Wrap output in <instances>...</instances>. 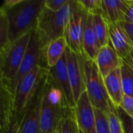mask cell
Wrapping results in <instances>:
<instances>
[{"instance_id":"32","label":"cell","mask_w":133,"mask_h":133,"mask_svg":"<svg viewBox=\"0 0 133 133\" xmlns=\"http://www.w3.org/2000/svg\"><path fill=\"white\" fill-rule=\"evenodd\" d=\"M125 62H127L132 68L133 69V51L131 53V55H129V57L127 58V59H125V60H124Z\"/></svg>"},{"instance_id":"20","label":"cell","mask_w":133,"mask_h":133,"mask_svg":"<svg viewBox=\"0 0 133 133\" xmlns=\"http://www.w3.org/2000/svg\"><path fill=\"white\" fill-rule=\"evenodd\" d=\"M121 71L124 94L133 98V69L127 62L123 61Z\"/></svg>"},{"instance_id":"5","label":"cell","mask_w":133,"mask_h":133,"mask_svg":"<svg viewBox=\"0 0 133 133\" xmlns=\"http://www.w3.org/2000/svg\"><path fill=\"white\" fill-rule=\"evenodd\" d=\"M83 67L86 92L87 93L91 104L94 108L99 109L108 115L113 104L108 97L104 78L101 76L96 62L94 60L87 58L84 55Z\"/></svg>"},{"instance_id":"1","label":"cell","mask_w":133,"mask_h":133,"mask_svg":"<svg viewBox=\"0 0 133 133\" xmlns=\"http://www.w3.org/2000/svg\"><path fill=\"white\" fill-rule=\"evenodd\" d=\"M45 0H5L0 10L9 24V43L19 39L36 27L38 16L44 8Z\"/></svg>"},{"instance_id":"7","label":"cell","mask_w":133,"mask_h":133,"mask_svg":"<svg viewBox=\"0 0 133 133\" xmlns=\"http://www.w3.org/2000/svg\"><path fill=\"white\" fill-rule=\"evenodd\" d=\"M88 13L79 5L78 0H72V10L67 23L65 38L68 48L76 54H83V40Z\"/></svg>"},{"instance_id":"13","label":"cell","mask_w":133,"mask_h":133,"mask_svg":"<svg viewBox=\"0 0 133 133\" xmlns=\"http://www.w3.org/2000/svg\"><path fill=\"white\" fill-rule=\"evenodd\" d=\"M109 39L118 56L127 59L133 51V43L121 22L109 24Z\"/></svg>"},{"instance_id":"18","label":"cell","mask_w":133,"mask_h":133,"mask_svg":"<svg viewBox=\"0 0 133 133\" xmlns=\"http://www.w3.org/2000/svg\"><path fill=\"white\" fill-rule=\"evenodd\" d=\"M68 47L65 37L58 38L50 42L46 48L41 51L43 58L48 69L55 66L65 53Z\"/></svg>"},{"instance_id":"16","label":"cell","mask_w":133,"mask_h":133,"mask_svg":"<svg viewBox=\"0 0 133 133\" xmlns=\"http://www.w3.org/2000/svg\"><path fill=\"white\" fill-rule=\"evenodd\" d=\"M128 9V0H102L101 16L108 24L123 22Z\"/></svg>"},{"instance_id":"2","label":"cell","mask_w":133,"mask_h":133,"mask_svg":"<svg viewBox=\"0 0 133 133\" xmlns=\"http://www.w3.org/2000/svg\"><path fill=\"white\" fill-rule=\"evenodd\" d=\"M72 110L63 93L48 73L41 108V133H56L61 121Z\"/></svg>"},{"instance_id":"23","label":"cell","mask_w":133,"mask_h":133,"mask_svg":"<svg viewBox=\"0 0 133 133\" xmlns=\"http://www.w3.org/2000/svg\"><path fill=\"white\" fill-rule=\"evenodd\" d=\"M9 44L8 19L4 12L0 10V48Z\"/></svg>"},{"instance_id":"9","label":"cell","mask_w":133,"mask_h":133,"mask_svg":"<svg viewBox=\"0 0 133 133\" xmlns=\"http://www.w3.org/2000/svg\"><path fill=\"white\" fill-rule=\"evenodd\" d=\"M48 73L42 78L38 89L23 115L19 128L20 133H41L40 127L41 108Z\"/></svg>"},{"instance_id":"28","label":"cell","mask_w":133,"mask_h":133,"mask_svg":"<svg viewBox=\"0 0 133 133\" xmlns=\"http://www.w3.org/2000/svg\"><path fill=\"white\" fill-rule=\"evenodd\" d=\"M23 115V113L20 114V115H16L14 117L12 122H11L9 129L0 133H20L19 132V128H20V122H21Z\"/></svg>"},{"instance_id":"30","label":"cell","mask_w":133,"mask_h":133,"mask_svg":"<svg viewBox=\"0 0 133 133\" xmlns=\"http://www.w3.org/2000/svg\"><path fill=\"white\" fill-rule=\"evenodd\" d=\"M128 3H129V9L125 16L123 22L133 25V0H128Z\"/></svg>"},{"instance_id":"12","label":"cell","mask_w":133,"mask_h":133,"mask_svg":"<svg viewBox=\"0 0 133 133\" xmlns=\"http://www.w3.org/2000/svg\"><path fill=\"white\" fill-rule=\"evenodd\" d=\"M48 76L63 93L69 108L74 110L76 108V102L67 71L65 54L55 66L48 69Z\"/></svg>"},{"instance_id":"6","label":"cell","mask_w":133,"mask_h":133,"mask_svg":"<svg viewBox=\"0 0 133 133\" xmlns=\"http://www.w3.org/2000/svg\"><path fill=\"white\" fill-rule=\"evenodd\" d=\"M48 69L36 65L17 85L13 94V109L16 115L24 113Z\"/></svg>"},{"instance_id":"10","label":"cell","mask_w":133,"mask_h":133,"mask_svg":"<svg viewBox=\"0 0 133 133\" xmlns=\"http://www.w3.org/2000/svg\"><path fill=\"white\" fill-rule=\"evenodd\" d=\"M67 71L72 87L73 97L76 104L80 96L86 92L83 59L84 55L76 54L68 47L65 50Z\"/></svg>"},{"instance_id":"8","label":"cell","mask_w":133,"mask_h":133,"mask_svg":"<svg viewBox=\"0 0 133 133\" xmlns=\"http://www.w3.org/2000/svg\"><path fill=\"white\" fill-rule=\"evenodd\" d=\"M42 62H44V58L41 48V44L34 28L31 31V36L28 44V47L26 48V54L19 68V71L16 76L8 87L4 85H1V86L5 87L13 96L16 88L19 84V83L21 81V79L23 77H25L36 65H40L43 67L41 64Z\"/></svg>"},{"instance_id":"24","label":"cell","mask_w":133,"mask_h":133,"mask_svg":"<svg viewBox=\"0 0 133 133\" xmlns=\"http://www.w3.org/2000/svg\"><path fill=\"white\" fill-rule=\"evenodd\" d=\"M78 2L88 14L94 16L101 14L102 0H78Z\"/></svg>"},{"instance_id":"27","label":"cell","mask_w":133,"mask_h":133,"mask_svg":"<svg viewBox=\"0 0 133 133\" xmlns=\"http://www.w3.org/2000/svg\"><path fill=\"white\" fill-rule=\"evenodd\" d=\"M69 0H45L44 7L52 12L61 10Z\"/></svg>"},{"instance_id":"11","label":"cell","mask_w":133,"mask_h":133,"mask_svg":"<svg viewBox=\"0 0 133 133\" xmlns=\"http://www.w3.org/2000/svg\"><path fill=\"white\" fill-rule=\"evenodd\" d=\"M74 111L79 130L83 133H97L95 108L87 92H84L77 101Z\"/></svg>"},{"instance_id":"14","label":"cell","mask_w":133,"mask_h":133,"mask_svg":"<svg viewBox=\"0 0 133 133\" xmlns=\"http://www.w3.org/2000/svg\"><path fill=\"white\" fill-rule=\"evenodd\" d=\"M94 62L103 78H105L117 69L121 68L123 63V60L118 56L111 42L101 48Z\"/></svg>"},{"instance_id":"33","label":"cell","mask_w":133,"mask_h":133,"mask_svg":"<svg viewBox=\"0 0 133 133\" xmlns=\"http://www.w3.org/2000/svg\"><path fill=\"white\" fill-rule=\"evenodd\" d=\"M79 133H83V132H82L81 130H79Z\"/></svg>"},{"instance_id":"3","label":"cell","mask_w":133,"mask_h":133,"mask_svg":"<svg viewBox=\"0 0 133 133\" xmlns=\"http://www.w3.org/2000/svg\"><path fill=\"white\" fill-rule=\"evenodd\" d=\"M72 10V0H69V2L58 12H52L45 7L43 9L38 16L35 27L40 41L41 51L52 41L64 37Z\"/></svg>"},{"instance_id":"15","label":"cell","mask_w":133,"mask_h":133,"mask_svg":"<svg viewBox=\"0 0 133 133\" xmlns=\"http://www.w3.org/2000/svg\"><path fill=\"white\" fill-rule=\"evenodd\" d=\"M101 48V46L95 30L94 15L88 14L83 34V53L85 57L94 61Z\"/></svg>"},{"instance_id":"26","label":"cell","mask_w":133,"mask_h":133,"mask_svg":"<svg viewBox=\"0 0 133 133\" xmlns=\"http://www.w3.org/2000/svg\"><path fill=\"white\" fill-rule=\"evenodd\" d=\"M116 110L124 132L133 133V118H132L121 107L116 108Z\"/></svg>"},{"instance_id":"25","label":"cell","mask_w":133,"mask_h":133,"mask_svg":"<svg viewBox=\"0 0 133 133\" xmlns=\"http://www.w3.org/2000/svg\"><path fill=\"white\" fill-rule=\"evenodd\" d=\"M111 133H125L121 121L118 116L116 108L113 105L110 113L108 115Z\"/></svg>"},{"instance_id":"19","label":"cell","mask_w":133,"mask_h":133,"mask_svg":"<svg viewBox=\"0 0 133 133\" xmlns=\"http://www.w3.org/2000/svg\"><path fill=\"white\" fill-rule=\"evenodd\" d=\"M95 30L101 47L109 44V24L103 18L101 14L94 16Z\"/></svg>"},{"instance_id":"4","label":"cell","mask_w":133,"mask_h":133,"mask_svg":"<svg viewBox=\"0 0 133 133\" xmlns=\"http://www.w3.org/2000/svg\"><path fill=\"white\" fill-rule=\"evenodd\" d=\"M31 31L23 35L16 41L9 43L5 47L0 48L1 85L8 87L16 76L26 54Z\"/></svg>"},{"instance_id":"31","label":"cell","mask_w":133,"mask_h":133,"mask_svg":"<svg viewBox=\"0 0 133 133\" xmlns=\"http://www.w3.org/2000/svg\"><path fill=\"white\" fill-rule=\"evenodd\" d=\"M122 26H124L125 30L127 31L128 34L129 35L133 43V25L132 24H130V23H125V22H121Z\"/></svg>"},{"instance_id":"17","label":"cell","mask_w":133,"mask_h":133,"mask_svg":"<svg viewBox=\"0 0 133 133\" xmlns=\"http://www.w3.org/2000/svg\"><path fill=\"white\" fill-rule=\"evenodd\" d=\"M104 81L111 103L115 108L120 107L125 97L123 92L121 68L117 69L108 76L104 78Z\"/></svg>"},{"instance_id":"29","label":"cell","mask_w":133,"mask_h":133,"mask_svg":"<svg viewBox=\"0 0 133 133\" xmlns=\"http://www.w3.org/2000/svg\"><path fill=\"white\" fill-rule=\"evenodd\" d=\"M120 107L133 118V98L125 96Z\"/></svg>"},{"instance_id":"21","label":"cell","mask_w":133,"mask_h":133,"mask_svg":"<svg viewBox=\"0 0 133 133\" xmlns=\"http://www.w3.org/2000/svg\"><path fill=\"white\" fill-rule=\"evenodd\" d=\"M56 133H79L74 110L70 111L61 121Z\"/></svg>"},{"instance_id":"22","label":"cell","mask_w":133,"mask_h":133,"mask_svg":"<svg viewBox=\"0 0 133 133\" xmlns=\"http://www.w3.org/2000/svg\"><path fill=\"white\" fill-rule=\"evenodd\" d=\"M97 133H111L108 116L102 111L95 108Z\"/></svg>"}]
</instances>
